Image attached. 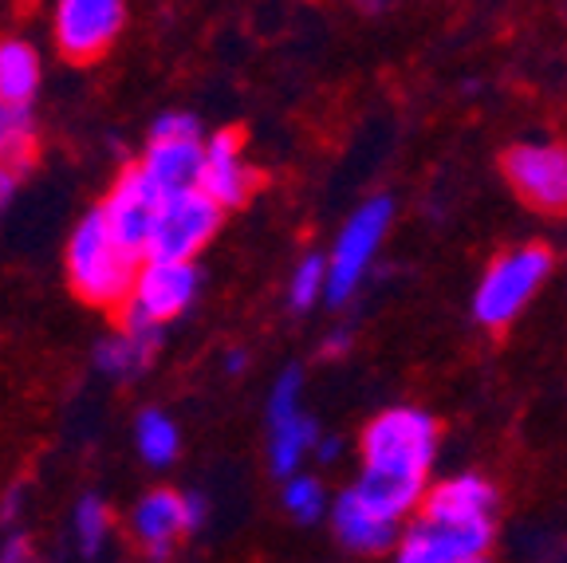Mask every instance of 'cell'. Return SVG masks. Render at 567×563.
<instances>
[{"label":"cell","mask_w":567,"mask_h":563,"mask_svg":"<svg viewBox=\"0 0 567 563\" xmlns=\"http://www.w3.org/2000/svg\"><path fill=\"white\" fill-rule=\"evenodd\" d=\"M437 453V426L425 410L394 406L379 414L363 433V477L351 497L371 516L399 524L425 497V473Z\"/></svg>","instance_id":"obj_1"},{"label":"cell","mask_w":567,"mask_h":563,"mask_svg":"<svg viewBox=\"0 0 567 563\" xmlns=\"http://www.w3.org/2000/svg\"><path fill=\"white\" fill-rule=\"evenodd\" d=\"M134 273H138V265L111 240L99 213H87L68 240L71 291L95 308H123L134 288Z\"/></svg>","instance_id":"obj_2"},{"label":"cell","mask_w":567,"mask_h":563,"mask_svg":"<svg viewBox=\"0 0 567 563\" xmlns=\"http://www.w3.org/2000/svg\"><path fill=\"white\" fill-rule=\"evenodd\" d=\"M551 276V253L544 245H520L513 253H501L485 268L473 296V316L485 327H508L528 299L540 291V284Z\"/></svg>","instance_id":"obj_3"},{"label":"cell","mask_w":567,"mask_h":563,"mask_svg":"<svg viewBox=\"0 0 567 563\" xmlns=\"http://www.w3.org/2000/svg\"><path fill=\"white\" fill-rule=\"evenodd\" d=\"M197 296L194 265H166V260H142L134 273V288L123 304V331L158 335L162 324L177 319Z\"/></svg>","instance_id":"obj_4"},{"label":"cell","mask_w":567,"mask_h":563,"mask_svg":"<svg viewBox=\"0 0 567 563\" xmlns=\"http://www.w3.org/2000/svg\"><path fill=\"white\" fill-rule=\"evenodd\" d=\"M390 217H394V205L390 197H371L367 205L351 213V221L339 233L336 248H331L328 260V284H323V296L331 304H347L354 296V288L363 284L367 268H371L374 253H379L382 237L390 229Z\"/></svg>","instance_id":"obj_5"},{"label":"cell","mask_w":567,"mask_h":563,"mask_svg":"<svg viewBox=\"0 0 567 563\" xmlns=\"http://www.w3.org/2000/svg\"><path fill=\"white\" fill-rule=\"evenodd\" d=\"M217 225H221V209H217L202 190L166 197L162 209H158V221H154L146 260L194 265V256L209 245L213 233H217Z\"/></svg>","instance_id":"obj_6"},{"label":"cell","mask_w":567,"mask_h":563,"mask_svg":"<svg viewBox=\"0 0 567 563\" xmlns=\"http://www.w3.org/2000/svg\"><path fill=\"white\" fill-rule=\"evenodd\" d=\"M158 209H162V197L154 194V185L138 174V166H126L95 213L103 221V229L111 233V240L131 256L134 265H142L146 248H151Z\"/></svg>","instance_id":"obj_7"},{"label":"cell","mask_w":567,"mask_h":563,"mask_svg":"<svg viewBox=\"0 0 567 563\" xmlns=\"http://www.w3.org/2000/svg\"><path fill=\"white\" fill-rule=\"evenodd\" d=\"M300 390H303V375L296 367H288L276 379L272 398H268V461H272L276 477H296V465L303 461L308 449H316L319 430L308 414L300 410Z\"/></svg>","instance_id":"obj_8"},{"label":"cell","mask_w":567,"mask_h":563,"mask_svg":"<svg viewBox=\"0 0 567 563\" xmlns=\"http://www.w3.org/2000/svg\"><path fill=\"white\" fill-rule=\"evenodd\" d=\"M126 24V4L118 0H63L55 9V48L63 60L91 63L118 40Z\"/></svg>","instance_id":"obj_9"},{"label":"cell","mask_w":567,"mask_h":563,"mask_svg":"<svg viewBox=\"0 0 567 563\" xmlns=\"http://www.w3.org/2000/svg\"><path fill=\"white\" fill-rule=\"evenodd\" d=\"M505 174L528 205L544 213L567 209V150L551 142H524L505 154Z\"/></svg>","instance_id":"obj_10"},{"label":"cell","mask_w":567,"mask_h":563,"mask_svg":"<svg viewBox=\"0 0 567 563\" xmlns=\"http://www.w3.org/2000/svg\"><path fill=\"white\" fill-rule=\"evenodd\" d=\"M493 544V524H434V520H417L414 529L399 540L394 563H473L485 560Z\"/></svg>","instance_id":"obj_11"},{"label":"cell","mask_w":567,"mask_h":563,"mask_svg":"<svg viewBox=\"0 0 567 563\" xmlns=\"http://www.w3.org/2000/svg\"><path fill=\"white\" fill-rule=\"evenodd\" d=\"M205 162H202V190L217 209H237L248 202V194L257 190V174L245 166L240 158V134L237 131H221L213 134L209 142H202Z\"/></svg>","instance_id":"obj_12"},{"label":"cell","mask_w":567,"mask_h":563,"mask_svg":"<svg viewBox=\"0 0 567 563\" xmlns=\"http://www.w3.org/2000/svg\"><path fill=\"white\" fill-rule=\"evenodd\" d=\"M496 509V489L477 473H461L425 493L422 520L434 524H481Z\"/></svg>","instance_id":"obj_13"},{"label":"cell","mask_w":567,"mask_h":563,"mask_svg":"<svg viewBox=\"0 0 567 563\" xmlns=\"http://www.w3.org/2000/svg\"><path fill=\"white\" fill-rule=\"evenodd\" d=\"M202 142H151L146 158L138 162V174L154 185V194L166 202L177 194H194L202 185Z\"/></svg>","instance_id":"obj_14"},{"label":"cell","mask_w":567,"mask_h":563,"mask_svg":"<svg viewBox=\"0 0 567 563\" xmlns=\"http://www.w3.org/2000/svg\"><path fill=\"white\" fill-rule=\"evenodd\" d=\"M131 532L146 544L151 563H166V555L174 552V536L186 532V524H182V497L169 493V489L146 493L131 512Z\"/></svg>","instance_id":"obj_15"},{"label":"cell","mask_w":567,"mask_h":563,"mask_svg":"<svg viewBox=\"0 0 567 563\" xmlns=\"http://www.w3.org/2000/svg\"><path fill=\"white\" fill-rule=\"evenodd\" d=\"M331 524H336V536L343 540L351 552L374 555L399 544V524H386V520L371 516V512L351 497V489H347L336 501V509H331Z\"/></svg>","instance_id":"obj_16"},{"label":"cell","mask_w":567,"mask_h":563,"mask_svg":"<svg viewBox=\"0 0 567 563\" xmlns=\"http://www.w3.org/2000/svg\"><path fill=\"white\" fill-rule=\"evenodd\" d=\"M40 55L28 40H0V103L4 106H28L40 88Z\"/></svg>","instance_id":"obj_17"},{"label":"cell","mask_w":567,"mask_h":563,"mask_svg":"<svg viewBox=\"0 0 567 563\" xmlns=\"http://www.w3.org/2000/svg\"><path fill=\"white\" fill-rule=\"evenodd\" d=\"M154 351H158V335L118 331L95 347V362L106 379H134V375L146 370V362L154 359Z\"/></svg>","instance_id":"obj_18"},{"label":"cell","mask_w":567,"mask_h":563,"mask_svg":"<svg viewBox=\"0 0 567 563\" xmlns=\"http://www.w3.org/2000/svg\"><path fill=\"white\" fill-rule=\"evenodd\" d=\"M35 158V119L28 106L0 103V166L24 174Z\"/></svg>","instance_id":"obj_19"},{"label":"cell","mask_w":567,"mask_h":563,"mask_svg":"<svg viewBox=\"0 0 567 563\" xmlns=\"http://www.w3.org/2000/svg\"><path fill=\"white\" fill-rule=\"evenodd\" d=\"M134 446H138L142 461L154 469H166L177 458V426L162 410H142L138 422H134Z\"/></svg>","instance_id":"obj_20"},{"label":"cell","mask_w":567,"mask_h":563,"mask_svg":"<svg viewBox=\"0 0 567 563\" xmlns=\"http://www.w3.org/2000/svg\"><path fill=\"white\" fill-rule=\"evenodd\" d=\"M71 532H75V544H80L83 555H95L106 544V532H111V509L87 493L71 512Z\"/></svg>","instance_id":"obj_21"},{"label":"cell","mask_w":567,"mask_h":563,"mask_svg":"<svg viewBox=\"0 0 567 563\" xmlns=\"http://www.w3.org/2000/svg\"><path fill=\"white\" fill-rule=\"evenodd\" d=\"M323 284H328V260L323 256H303L300 265L292 268V284H288V304L296 311H308L319 296H323Z\"/></svg>","instance_id":"obj_22"},{"label":"cell","mask_w":567,"mask_h":563,"mask_svg":"<svg viewBox=\"0 0 567 563\" xmlns=\"http://www.w3.org/2000/svg\"><path fill=\"white\" fill-rule=\"evenodd\" d=\"M323 504H328V497H323V484L316 477H288V484H284V509L292 512L296 520L311 524V520L323 516Z\"/></svg>","instance_id":"obj_23"},{"label":"cell","mask_w":567,"mask_h":563,"mask_svg":"<svg viewBox=\"0 0 567 563\" xmlns=\"http://www.w3.org/2000/svg\"><path fill=\"white\" fill-rule=\"evenodd\" d=\"M151 142H202V119L186 115V111H166L154 119Z\"/></svg>","instance_id":"obj_24"},{"label":"cell","mask_w":567,"mask_h":563,"mask_svg":"<svg viewBox=\"0 0 567 563\" xmlns=\"http://www.w3.org/2000/svg\"><path fill=\"white\" fill-rule=\"evenodd\" d=\"M182 524H186V532H197L205 524V497L202 493L182 497Z\"/></svg>","instance_id":"obj_25"},{"label":"cell","mask_w":567,"mask_h":563,"mask_svg":"<svg viewBox=\"0 0 567 563\" xmlns=\"http://www.w3.org/2000/svg\"><path fill=\"white\" fill-rule=\"evenodd\" d=\"M0 563H32V547L24 536H9L0 547Z\"/></svg>","instance_id":"obj_26"},{"label":"cell","mask_w":567,"mask_h":563,"mask_svg":"<svg viewBox=\"0 0 567 563\" xmlns=\"http://www.w3.org/2000/svg\"><path fill=\"white\" fill-rule=\"evenodd\" d=\"M17 185H20V174H12V170L0 166V213L9 209V202L17 197Z\"/></svg>","instance_id":"obj_27"},{"label":"cell","mask_w":567,"mask_h":563,"mask_svg":"<svg viewBox=\"0 0 567 563\" xmlns=\"http://www.w3.org/2000/svg\"><path fill=\"white\" fill-rule=\"evenodd\" d=\"M316 453H319V458H323V461H336L339 453H343V441H339V438H323V441H316Z\"/></svg>","instance_id":"obj_28"},{"label":"cell","mask_w":567,"mask_h":563,"mask_svg":"<svg viewBox=\"0 0 567 563\" xmlns=\"http://www.w3.org/2000/svg\"><path fill=\"white\" fill-rule=\"evenodd\" d=\"M245 362H248L245 351H229V355H225V367H229V375H240V370H245Z\"/></svg>","instance_id":"obj_29"},{"label":"cell","mask_w":567,"mask_h":563,"mask_svg":"<svg viewBox=\"0 0 567 563\" xmlns=\"http://www.w3.org/2000/svg\"><path fill=\"white\" fill-rule=\"evenodd\" d=\"M323 351H328V355H339V351H347V331H336V335H331V344L323 347Z\"/></svg>","instance_id":"obj_30"},{"label":"cell","mask_w":567,"mask_h":563,"mask_svg":"<svg viewBox=\"0 0 567 563\" xmlns=\"http://www.w3.org/2000/svg\"><path fill=\"white\" fill-rule=\"evenodd\" d=\"M473 563H485V560H473Z\"/></svg>","instance_id":"obj_31"}]
</instances>
